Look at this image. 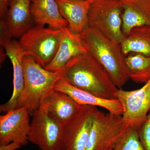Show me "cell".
<instances>
[{
	"instance_id": "6",
	"label": "cell",
	"mask_w": 150,
	"mask_h": 150,
	"mask_svg": "<svg viewBox=\"0 0 150 150\" xmlns=\"http://www.w3.org/2000/svg\"><path fill=\"white\" fill-rule=\"evenodd\" d=\"M125 127L121 115L98 110L91 129L86 150H113Z\"/></svg>"
},
{
	"instance_id": "18",
	"label": "cell",
	"mask_w": 150,
	"mask_h": 150,
	"mask_svg": "<svg viewBox=\"0 0 150 150\" xmlns=\"http://www.w3.org/2000/svg\"><path fill=\"white\" fill-rule=\"evenodd\" d=\"M122 7V30L125 35L131 30L150 26V0H121Z\"/></svg>"
},
{
	"instance_id": "22",
	"label": "cell",
	"mask_w": 150,
	"mask_h": 150,
	"mask_svg": "<svg viewBox=\"0 0 150 150\" xmlns=\"http://www.w3.org/2000/svg\"><path fill=\"white\" fill-rule=\"evenodd\" d=\"M139 138L142 146L146 150H150V110L147 119L138 131Z\"/></svg>"
},
{
	"instance_id": "3",
	"label": "cell",
	"mask_w": 150,
	"mask_h": 150,
	"mask_svg": "<svg viewBox=\"0 0 150 150\" xmlns=\"http://www.w3.org/2000/svg\"><path fill=\"white\" fill-rule=\"evenodd\" d=\"M23 67L24 88L16 109L26 106L32 115L43 97L54 90L56 82L62 77L61 71L46 70L28 55L23 57Z\"/></svg>"
},
{
	"instance_id": "19",
	"label": "cell",
	"mask_w": 150,
	"mask_h": 150,
	"mask_svg": "<svg viewBox=\"0 0 150 150\" xmlns=\"http://www.w3.org/2000/svg\"><path fill=\"white\" fill-rule=\"evenodd\" d=\"M120 45L124 55L135 53L150 56V26L133 28Z\"/></svg>"
},
{
	"instance_id": "21",
	"label": "cell",
	"mask_w": 150,
	"mask_h": 150,
	"mask_svg": "<svg viewBox=\"0 0 150 150\" xmlns=\"http://www.w3.org/2000/svg\"><path fill=\"white\" fill-rule=\"evenodd\" d=\"M113 150H146L142 146L138 131L132 127H126Z\"/></svg>"
},
{
	"instance_id": "4",
	"label": "cell",
	"mask_w": 150,
	"mask_h": 150,
	"mask_svg": "<svg viewBox=\"0 0 150 150\" xmlns=\"http://www.w3.org/2000/svg\"><path fill=\"white\" fill-rule=\"evenodd\" d=\"M64 28L35 25L22 35L19 43L25 55L31 56L44 68L54 59L64 34Z\"/></svg>"
},
{
	"instance_id": "14",
	"label": "cell",
	"mask_w": 150,
	"mask_h": 150,
	"mask_svg": "<svg viewBox=\"0 0 150 150\" xmlns=\"http://www.w3.org/2000/svg\"><path fill=\"white\" fill-rule=\"evenodd\" d=\"M64 29V34L54 59L44 67L48 71L54 72L61 71L73 58L88 53L81 34L72 32L68 27L65 28Z\"/></svg>"
},
{
	"instance_id": "5",
	"label": "cell",
	"mask_w": 150,
	"mask_h": 150,
	"mask_svg": "<svg viewBox=\"0 0 150 150\" xmlns=\"http://www.w3.org/2000/svg\"><path fill=\"white\" fill-rule=\"evenodd\" d=\"M121 0H93L88 15V27L121 44L126 37L122 30Z\"/></svg>"
},
{
	"instance_id": "12",
	"label": "cell",
	"mask_w": 150,
	"mask_h": 150,
	"mask_svg": "<svg viewBox=\"0 0 150 150\" xmlns=\"http://www.w3.org/2000/svg\"><path fill=\"white\" fill-rule=\"evenodd\" d=\"M11 62L13 69V89L8 101L0 106L1 112H6L16 108L18 100L24 88L23 59L25 54L18 41L12 39L0 43Z\"/></svg>"
},
{
	"instance_id": "17",
	"label": "cell",
	"mask_w": 150,
	"mask_h": 150,
	"mask_svg": "<svg viewBox=\"0 0 150 150\" xmlns=\"http://www.w3.org/2000/svg\"><path fill=\"white\" fill-rule=\"evenodd\" d=\"M30 11L35 25L56 29L68 27V23L61 14L56 0H31Z\"/></svg>"
},
{
	"instance_id": "20",
	"label": "cell",
	"mask_w": 150,
	"mask_h": 150,
	"mask_svg": "<svg viewBox=\"0 0 150 150\" xmlns=\"http://www.w3.org/2000/svg\"><path fill=\"white\" fill-rule=\"evenodd\" d=\"M125 57L129 78L137 83H146L150 80V56L131 53Z\"/></svg>"
},
{
	"instance_id": "2",
	"label": "cell",
	"mask_w": 150,
	"mask_h": 150,
	"mask_svg": "<svg viewBox=\"0 0 150 150\" xmlns=\"http://www.w3.org/2000/svg\"><path fill=\"white\" fill-rule=\"evenodd\" d=\"M81 35L88 53L104 68L115 86L122 89L130 78L120 44L91 28H86Z\"/></svg>"
},
{
	"instance_id": "24",
	"label": "cell",
	"mask_w": 150,
	"mask_h": 150,
	"mask_svg": "<svg viewBox=\"0 0 150 150\" xmlns=\"http://www.w3.org/2000/svg\"><path fill=\"white\" fill-rule=\"evenodd\" d=\"M21 145L17 142H11L6 144L0 145V150H16L21 146Z\"/></svg>"
},
{
	"instance_id": "13",
	"label": "cell",
	"mask_w": 150,
	"mask_h": 150,
	"mask_svg": "<svg viewBox=\"0 0 150 150\" xmlns=\"http://www.w3.org/2000/svg\"><path fill=\"white\" fill-rule=\"evenodd\" d=\"M54 90L67 94L80 105L98 106L106 109L110 113L121 115L123 114V107L118 99L100 98L88 92L74 86L62 76L56 82Z\"/></svg>"
},
{
	"instance_id": "11",
	"label": "cell",
	"mask_w": 150,
	"mask_h": 150,
	"mask_svg": "<svg viewBox=\"0 0 150 150\" xmlns=\"http://www.w3.org/2000/svg\"><path fill=\"white\" fill-rule=\"evenodd\" d=\"M81 106L67 94L55 90L43 97L39 105L62 127L76 116Z\"/></svg>"
},
{
	"instance_id": "7",
	"label": "cell",
	"mask_w": 150,
	"mask_h": 150,
	"mask_svg": "<svg viewBox=\"0 0 150 150\" xmlns=\"http://www.w3.org/2000/svg\"><path fill=\"white\" fill-rule=\"evenodd\" d=\"M116 97L123 107L125 128L134 127L139 131L147 121L150 110V80L138 89H118Z\"/></svg>"
},
{
	"instance_id": "10",
	"label": "cell",
	"mask_w": 150,
	"mask_h": 150,
	"mask_svg": "<svg viewBox=\"0 0 150 150\" xmlns=\"http://www.w3.org/2000/svg\"><path fill=\"white\" fill-rule=\"evenodd\" d=\"M30 113L26 106L18 108L0 116V145L11 142L27 144L30 129Z\"/></svg>"
},
{
	"instance_id": "15",
	"label": "cell",
	"mask_w": 150,
	"mask_h": 150,
	"mask_svg": "<svg viewBox=\"0 0 150 150\" xmlns=\"http://www.w3.org/2000/svg\"><path fill=\"white\" fill-rule=\"evenodd\" d=\"M93 1L56 0L59 11L71 31L81 34L88 27L89 11Z\"/></svg>"
},
{
	"instance_id": "1",
	"label": "cell",
	"mask_w": 150,
	"mask_h": 150,
	"mask_svg": "<svg viewBox=\"0 0 150 150\" xmlns=\"http://www.w3.org/2000/svg\"><path fill=\"white\" fill-rule=\"evenodd\" d=\"M61 74L71 85L103 99H117L118 89L99 62L88 53L71 60L61 70Z\"/></svg>"
},
{
	"instance_id": "16",
	"label": "cell",
	"mask_w": 150,
	"mask_h": 150,
	"mask_svg": "<svg viewBox=\"0 0 150 150\" xmlns=\"http://www.w3.org/2000/svg\"><path fill=\"white\" fill-rule=\"evenodd\" d=\"M30 4L31 0H11L5 20L13 38L21 37L32 27Z\"/></svg>"
},
{
	"instance_id": "9",
	"label": "cell",
	"mask_w": 150,
	"mask_h": 150,
	"mask_svg": "<svg viewBox=\"0 0 150 150\" xmlns=\"http://www.w3.org/2000/svg\"><path fill=\"white\" fill-rule=\"evenodd\" d=\"M97 108L82 105L76 116L62 127L60 150H86Z\"/></svg>"
},
{
	"instance_id": "8",
	"label": "cell",
	"mask_w": 150,
	"mask_h": 150,
	"mask_svg": "<svg viewBox=\"0 0 150 150\" xmlns=\"http://www.w3.org/2000/svg\"><path fill=\"white\" fill-rule=\"evenodd\" d=\"M33 115L28 140L40 150H60L62 127L42 108L39 107Z\"/></svg>"
},
{
	"instance_id": "23",
	"label": "cell",
	"mask_w": 150,
	"mask_h": 150,
	"mask_svg": "<svg viewBox=\"0 0 150 150\" xmlns=\"http://www.w3.org/2000/svg\"><path fill=\"white\" fill-rule=\"evenodd\" d=\"M11 0H0V17L4 18L7 12Z\"/></svg>"
}]
</instances>
